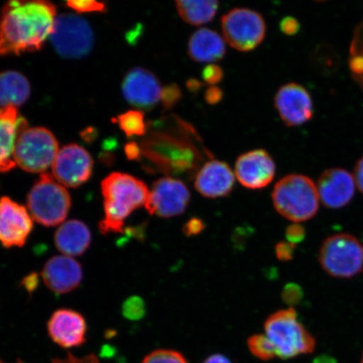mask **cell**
Instances as JSON below:
<instances>
[{
	"instance_id": "3957f363",
	"label": "cell",
	"mask_w": 363,
	"mask_h": 363,
	"mask_svg": "<svg viewBox=\"0 0 363 363\" xmlns=\"http://www.w3.org/2000/svg\"><path fill=\"white\" fill-rule=\"evenodd\" d=\"M272 198L276 211L295 223L312 219L319 211L317 186L305 175L285 176L275 185Z\"/></svg>"
},
{
	"instance_id": "7a4b0ae2",
	"label": "cell",
	"mask_w": 363,
	"mask_h": 363,
	"mask_svg": "<svg viewBox=\"0 0 363 363\" xmlns=\"http://www.w3.org/2000/svg\"><path fill=\"white\" fill-rule=\"evenodd\" d=\"M104 218L99 230L104 235L120 233L128 217L146 207L150 190L144 182L123 172H112L101 183Z\"/></svg>"
},
{
	"instance_id": "7402d4cb",
	"label": "cell",
	"mask_w": 363,
	"mask_h": 363,
	"mask_svg": "<svg viewBox=\"0 0 363 363\" xmlns=\"http://www.w3.org/2000/svg\"><path fill=\"white\" fill-rule=\"evenodd\" d=\"M188 52L190 58L195 62H218L225 55V40L215 30L199 29L190 36Z\"/></svg>"
},
{
	"instance_id": "277c9868",
	"label": "cell",
	"mask_w": 363,
	"mask_h": 363,
	"mask_svg": "<svg viewBox=\"0 0 363 363\" xmlns=\"http://www.w3.org/2000/svg\"><path fill=\"white\" fill-rule=\"evenodd\" d=\"M265 335L275 348L276 357L291 359L314 352L315 339L298 320L294 308L271 315L265 322Z\"/></svg>"
},
{
	"instance_id": "836d02e7",
	"label": "cell",
	"mask_w": 363,
	"mask_h": 363,
	"mask_svg": "<svg viewBox=\"0 0 363 363\" xmlns=\"http://www.w3.org/2000/svg\"><path fill=\"white\" fill-rule=\"evenodd\" d=\"M224 72L220 66L210 65L203 68L202 78L206 83L214 86L223 79Z\"/></svg>"
},
{
	"instance_id": "f546056e",
	"label": "cell",
	"mask_w": 363,
	"mask_h": 363,
	"mask_svg": "<svg viewBox=\"0 0 363 363\" xmlns=\"http://www.w3.org/2000/svg\"><path fill=\"white\" fill-rule=\"evenodd\" d=\"M122 313L126 319L139 320L146 315V305L143 299L139 296L130 297L123 303Z\"/></svg>"
},
{
	"instance_id": "30bf717a",
	"label": "cell",
	"mask_w": 363,
	"mask_h": 363,
	"mask_svg": "<svg viewBox=\"0 0 363 363\" xmlns=\"http://www.w3.org/2000/svg\"><path fill=\"white\" fill-rule=\"evenodd\" d=\"M52 167V176L67 188H78L87 183L93 174L94 161L89 152L77 144L59 150Z\"/></svg>"
},
{
	"instance_id": "b9f144b4",
	"label": "cell",
	"mask_w": 363,
	"mask_h": 363,
	"mask_svg": "<svg viewBox=\"0 0 363 363\" xmlns=\"http://www.w3.org/2000/svg\"><path fill=\"white\" fill-rule=\"evenodd\" d=\"M203 363H233L228 357L222 355V354H214L208 357Z\"/></svg>"
},
{
	"instance_id": "d4e9b609",
	"label": "cell",
	"mask_w": 363,
	"mask_h": 363,
	"mask_svg": "<svg viewBox=\"0 0 363 363\" xmlns=\"http://www.w3.org/2000/svg\"><path fill=\"white\" fill-rule=\"evenodd\" d=\"M126 135L127 138L142 136L147 133V126L143 113L140 111H129L121 113L113 120Z\"/></svg>"
},
{
	"instance_id": "cb8c5ba5",
	"label": "cell",
	"mask_w": 363,
	"mask_h": 363,
	"mask_svg": "<svg viewBox=\"0 0 363 363\" xmlns=\"http://www.w3.org/2000/svg\"><path fill=\"white\" fill-rule=\"evenodd\" d=\"M177 11L185 22L192 26H201L211 22L219 9L215 0H179L176 2Z\"/></svg>"
},
{
	"instance_id": "7bdbcfd3",
	"label": "cell",
	"mask_w": 363,
	"mask_h": 363,
	"mask_svg": "<svg viewBox=\"0 0 363 363\" xmlns=\"http://www.w3.org/2000/svg\"><path fill=\"white\" fill-rule=\"evenodd\" d=\"M38 277L35 274H31L25 279L24 284L26 290H33L35 289L36 284H38Z\"/></svg>"
},
{
	"instance_id": "e0dca14e",
	"label": "cell",
	"mask_w": 363,
	"mask_h": 363,
	"mask_svg": "<svg viewBox=\"0 0 363 363\" xmlns=\"http://www.w3.org/2000/svg\"><path fill=\"white\" fill-rule=\"evenodd\" d=\"M320 201L330 208H343L355 195L356 183L353 175L342 169L325 170L318 179Z\"/></svg>"
},
{
	"instance_id": "d590c367",
	"label": "cell",
	"mask_w": 363,
	"mask_h": 363,
	"mask_svg": "<svg viewBox=\"0 0 363 363\" xmlns=\"http://www.w3.org/2000/svg\"><path fill=\"white\" fill-rule=\"evenodd\" d=\"M295 252V245L289 242L277 244L275 247L276 257L279 260L289 262L293 259Z\"/></svg>"
},
{
	"instance_id": "5bb4252c",
	"label": "cell",
	"mask_w": 363,
	"mask_h": 363,
	"mask_svg": "<svg viewBox=\"0 0 363 363\" xmlns=\"http://www.w3.org/2000/svg\"><path fill=\"white\" fill-rule=\"evenodd\" d=\"M162 88L156 75L143 67H134L122 82L125 101L136 108L151 110L161 99Z\"/></svg>"
},
{
	"instance_id": "60d3db41",
	"label": "cell",
	"mask_w": 363,
	"mask_h": 363,
	"mask_svg": "<svg viewBox=\"0 0 363 363\" xmlns=\"http://www.w3.org/2000/svg\"><path fill=\"white\" fill-rule=\"evenodd\" d=\"M125 155L130 160H136L142 154V149L135 143H130L125 147Z\"/></svg>"
},
{
	"instance_id": "bcb514c9",
	"label": "cell",
	"mask_w": 363,
	"mask_h": 363,
	"mask_svg": "<svg viewBox=\"0 0 363 363\" xmlns=\"http://www.w3.org/2000/svg\"><path fill=\"white\" fill-rule=\"evenodd\" d=\"M361 363H363V355H362V357Z\"/></svg>"
},
{
	"instance_id": "f1b7e54d",
	"label": "cell",
	"mask_w": 363,
	"mask_h": 363,
	"mask_svg": "<svg viewBox=\"0 0 363 363\" xmlns=\"http://www.w3.org/2000/svg\"><path fill=\"white\" fill-rule=\"evenodd\" d=\"M142 363H189L183 354L169 349H158L150 352Z\"/></svg>"
},
{
	"instance_id": "2e32d148",
	"label": "cell",
	"mask_w": 363,
	"mask_h": 363,
	"mask_svg": "<svg viewBox=\"0 0 363 363\" xmlns=\"http://www.w3.org/2000/svg\"><path fill=\"white\" fill-rule=\"evenodd\" d=\"M88 326L80 313L61 308L53 313L48 322L50 338L65 349L81 347L86 342Z\"/></svg>"
},
{
	"instance_id": "4fadbf2b",
	"label": "cell",
	"mask_w": 363,
	"mask_h": 363,
	"mask_svg": "<svg viewBox=\"0 0 363 363\" xmlns=\"http://www.w3.org/2000/svg\"><path fill=\"white\" fill-rule=\"evenodd\" d=\"M274 104L281 120L290 127L306 124L314 116L310 93L298 84L282 86L275 95Z\"/></svg>"
},
{
	"instance_id": "e575fe53",
	"label": "cell",
	"mask_w": 363,
	"mask_h": 363,
	"mask_svg": "<svg viewBox=\"0 0 363 363\" xmlns=\"http://www.w3.org/2000/svg\"><path fill=\"white\" fill-rule=\"evenodd\" d=\"M285 235L288 242L295 245L301 243L305 240L306 231L301 225L295 223L288 226Z\"/></svg>"
},
{
	"instance_id": "4316f807",
	"label": "cell",
	"mask_w": 363,
	"mask_h": 363,
	"mask_svg": "<svg viewBox=\"0 0 363 363\" xmlns=\"http://www.w3.org/2000/svg\"><path fill=\"white\" fill-rule=\"evenodd\" d=\"M249 351L262 361H269L276 357L274 345L266 335L256 334L247 340Z\"/></svg>"
},
{
	"instance_id": "ba28073f",
	"label": "cell",
	"mask_w": 363,
	"mask_h": 363,
	"mask_svg": "<svg viewBox=\"0 0 363 363\" xmlns=\"http://www.w3.org/2000/svg\"><path fill=\"white\" fill-rule=\"evenodd\" d=\"M50 40L59 55L79 59L87 56L93 49L94 35L84 18L63 13L57 16Z\"/></svg>"
},
{
	"instance_id": "52a82bcc",
	"label": "cell",
	"mask_w": 363,
	"mask_h": 363,
	"mask_svg": "<svg viewBox=\"0 0 363 363\" xmlns=\"http://www.w3.org/2000/svg\"><path fill=\"white\" fill-rule=\"evenodd\" d=\"M319 262L330 276L351 279L363 270V246L352 235H331L322 243Z\"/></svg>"
},
{
	"instance_id": "4dcf8cb0",
	"label": "cell",
	"mask_w": 363,
	"mask_h": 363,
	"mask_svg": "<svg viewBox=\"0 0 363 363\" xmlns=\"http://www.w3.org/2000/svg\"><path fill=\"white\" fill-rule=\"evenodd\" d=\"M182 99V91L178 85L171 84L163 88L161 94V101L163 108L169 111L178 104Z\"/></svg>"
},
{
	"instance_id": "8fae6325",
	"label": "cell",
	"mask_w": 363,
	"mask_h": 363,
	"mask_svg": "<svg viewBox=\"0 0 363 363\" xmlns=\"http://www.w3.org/2000/svg\"><path fill=\"white\" fill-rule=\"evenodd\" d=\"M189 201L190 192L183 182L162 178L153 184L145 208L151 215L171 218L183 214Z\"/></svg>"
},
{
	"instance_id": "ab89813d",
	"label": "cell",
	"mask_w": 363,
	"mask_h": 363,
	"mask_svg": "<svg viewBox=\"0 0 363 363\" xmlns=\"http://www.w3.org/2000/svg\"><path fill=\"white\" fill-rule=\"evenodd\" d=\"M352 175L357 189L363 194V157L357 162Z\"/></svg>"
},
{
	"instance_id": "6da1fadb",
	"label": "cell",
	"mask_w": 363,
	"mask_h": 363,
	"mask_svg": "<svg viewBox=\"0 0 363 363\" xmlns=\"http://www.w3.org/2000/svg\"><path fill=\"white\" fill-rule=\"evenodd\" d=\"M56 18L55 6L44 0L4 4L0 13V56L38 51L52 33Z\"/></svg>"
},
{
	"instance_id": "83f0119b",
	"label": "cell",
	"mask_w": 363,
	"mask_h": 363,
	"mask_svg": "<svg viewBox=\"0 0 363 363\" xmlns=\"http://www.w3.org/2000/svg\"><path fill=\"white\" fill-rule=\"evenodd\" d=\"M0 363H31L22 358L15 360H6L0 357ZM48 363H101V359L94 353L85 354V355H76L72 352H67L65 355L51 358Z\"/></svg>"
},
{
	"instance_id": "603a6c76",
	"label": "cell",
	"mask_w": 363,
	"mask_h": 363,
	"mask_svg": "<svg viewBox=\"0 0 363 363\" xmlns=\"http://www.w3.org/2000/svg\"><path fill=\"white\" fill-rule=\"evenodd\" d=\"M30 96V82L24 75L16 71L0 72V108L19 107Z\"/></svg>"
},
{
	"instance_id": "ffe728a7",
	"label": "cell",
	"mask_w": 363,
	"mask_h": 363,
	"mask_svg": "<svg viewBox=\"0 0 363 363\" xmlns=\"http://www.w3.org/2000/svg\"><path fill=\"white\" fill-rule=\"evenodd\" d=\"M27 127V121L19 116L17 108H0V172H7L16 166L13 150L18 135Z\"/></svg>"
},
{
	"instance_id": "ac0fdd59",
	"label": "cell",
	"mask_w": 363,
	"mask_h": 363,
	"mask_svg": "<svg viewBox=\"0 0 363 363\" xmlns=\"http://www.w3.org/2000/svg\"><path fill=\"white\" fill-rule=\"evenodd\" d=\"M45 285L53 293L65 294L79 288L83 269L78 261L68 256H56L45 262L42 272Z\"/></svg>"
},
{
	"instance_id": "9a60e30c",
	"label": "cell",
	"mask_w": 363,
	"mask_h": 363,
	"mask_svg": "<svg viewBox=\"0 0 363 363\" xmlns=\"http://www.w3.org/2000/svg\"><path fill=\"white\" fill-rule=\"evenodd\" d=\"M275 172L274 159L263 149L242 154L235 166V174L240 184L250 189L267 187L274 180Z\"/></svg>"
},
{
	"instance_id": "1f68e13d",
	"label": "cell",
	"mask_w": 363,
	"mask_h": 363,
	"mask_svg": "<svg viewBox=\"0 0 363 363\" xmlns=\"http://www.w3.org/2000/svg\"><path fill=\"white\" fill-rule=\"evenodd\" d=\"M303 298V289L298 284L289 283L284 286L282 299L286 305H288L290 308L298 305L302 301Z\"/></svg>"
},
{
	"instance_id": "7c38bea8",
	"label": "cell",
	"mask_w": 363,
	"mask_h": 363,
	"mask_svg": "<svg viewBox=\"0 0 363 363\" xmlns=\"http://www.w3.org/2000/svg\"><path fill=\"white\" fill-rule=\"evenodd\" d=\"M28 210L9 197L0 199V242L6 248L21 247L33 229Z\"/></svg>"
},
{
	"instance_id": "484cf974",
	"label": "cell",
	"mask_w": 363,
	"mask_h": 363,
	"mask_svg": "<svg viewBox=\"0 0 363 363\" xmlns=\"http://www.w3.org/2000/svg\"><path fill=\"white\" fill-rule=\"evenodd\" d=\"M349 68L354 79L363 88V23L358 26L350 48Z\"/></svg>"
},
{
	"instance_id": "ee69618b",
	"label": "cell",
	"mask_w": 363,
	"mask_h": 363,
	"mask_svg": "<svg viewBox=\"0 0 363 363\" xmlns=\"http://www.w3.org/2000/svg\"><path fill=\"white\" fill-rule=\"evenodd\" d=\"M202 84L196 79H189L187 82V88L192 92H197L201 88Z\"/></svg>"
},
{
	"instance_id": "d6a6232c",
	"label": "cell",
	"mask_w": 363,
	"mask_h": 363,
	"mask_svg": "<svg viewBox=\"0 0 363 363\" xmlns=\"http://www.w3.org/2000/svg\"><path fill=\"white\" fill-rule=\"evenodd\" d=\"M67 6L78 13L106 12V6L104 3L98 1H77L71 0L67 2Z\"/></svg>"
},
{
	"instance_id": "9c48e42d",
	"label": "cell",
	"mask_w": 363,
	"mask_h": 363,
	"mask_svg": "<svg viewBox=\"0 0 363 363\" xmlns=\"http://www.w3.org/2000/svg\"><path fill=\"white\" fill-rule=\"evenodd\" d=\"M224 38L231 48L249 52L260 45L266 35V23L259 13L247 8H235L221 19Z\"/></svg>"
},
{
	"instance_id": "44dd1931",
	"label": "cell",
	"mask_w": 363,
	"mask_h": 363,
	"mask_svg": "<svg viewBox=\"0 0 363 363\" xmlns=\"http://www.w3.org/2000/svg\"><path fill=\"white\" fill-rule=\"evenodd\" d=\"M91 239L88 225L78 220L65 222L54 235L58 251L68 257L83 255L90 246Z\"/></svg>"
},
{
	"instance_id": "f6af8a7d",
	"label": "cell",
	"mask_w": 363,
	"mask_h": 363,
	"mask_svg": "<svg viewBox=\"0 0 363 363\" xmlns=\"http://www.w3.org/2000/svg\"><path fill=\"white\" fill-rule=\"evenodd\" d=\"M313 363H335V361L329 356H320Z\"/></svg>"
},
{
	"instance_id": "d6986e66",
	"label": "cell",
	"mask_w": 363,
	"mask_h": 363,
	"mask_svg": "<svg viewBox=\"0 0 363 363\" xmlns=\"http://www.w3.org/2000/svg\"><path fill=\"white\" fill-rule=\"evenodd\" d=\"M235 184L233 170L225 162L213 160L206 163L198 172L194 187L204 197L216 199L226 196Z\"/></svg>"
},
{
	"instance_id": "74e56055",
	"label": "cell",
	"mask_w": 363,
	"mask_h": 363,
	"mask_svg": "<svg viewBox=\"0 0 363 363\" xmlns=\"http://www.w3.org/2000/svg\"><path fill=\"white\" fill-rule=\"evenodd\" d=\"M206 228L203 221L199 218H192L184 225L183 231L187 237H193L201 234Z\"/></svg>"
},
{
	"instance_id": "8d00e7d4",
	"label": "cell",
	"mask_w": 363,
	"mask_h": 363,
	"mask_svg": "<svg viewBox=\"0 0 363 363\" xmlns=\"http://www.w3.org/2000/svg\"><path fill=\"white\" fill-rule=\"evenodd\" d=\"M279 27L281 31L287 35H296L299 30H301V24H299L298 20L292 16L284 18L280 22Z\"/></svg>"
},
{
	"instance_id": "f35d334b",
	"label": "cell",
	"mask_w": 363,
	"mask_h": 363,
	"mask_svg": "<svg viewBox=\"0 0 363 363\" xmlns=\"http://www.w3.org/2000/svg\"><path fill=\"white\" fill-rule=\"evenodd\" d=\"M204 99L208 104H216L220 103L223 99V92L220 88L216 86H211V87L207 89L206 94H204Z\"/></svg>"
},
{
	"instance_id": "5b68a950",
	"label": "cell",
	"mask_w": 363,
	"mask_h": 363,
	"mask_svg": "<svg viewBox=\"0 0 363 363\" xmlns=\"http://www.w3.org/2000/svg\"><path fill=\"white\" fill-rule=\"evenodd\" d=\"M71 206L69 193L49 174H40L27 195V208L31 217L44 226L62 224Z\"/></svg>"
},
{
	"instance_id": "8992f818",
	"label": "cell",
	"mask_w": 363,
	"mask_h": 363,
	"mask_svg": "<svg viewBox=\"0 0 363 363\" xmlns=\"http://www.w3.org/2000/svg\"><path fill=\"white\" fill-rule=\"evenodd\" d=\"M59 152L57 140L44 127H33L18 135L13 160L26 172L40 174L52 167Z\"/></svg>"
}]
</instances>
